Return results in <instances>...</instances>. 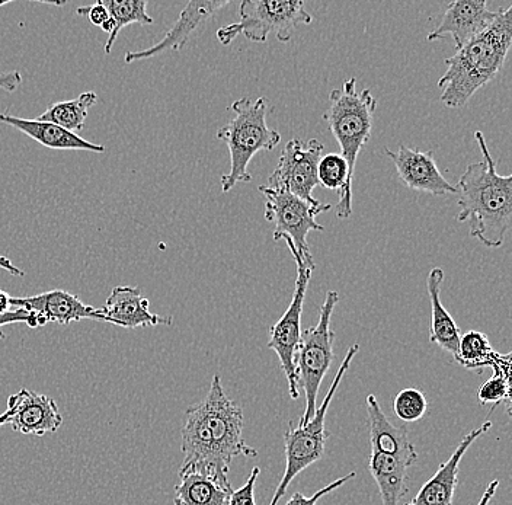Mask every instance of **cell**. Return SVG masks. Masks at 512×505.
Returning a JSON list of instances; mask_svg holds the SVG:
<instances>
[{"mask_svg": "<svg viewBox=\"0 0 512 505\" xmlns=\"http://www.w3.org/2000/svg\"><path fill=\"white\" fill-rule=\"evenodd\" d=\"M9 418H11V411H9V409H6V411L3 412L2 415H0V427L8 423Z\"/></svg>", "mask_w": 512, "mask_h": 505, "instance_id": "cell-37", "label": "cell"}, {"mask_svg": "<svg viewBox=\"0 0 512 505\" xmlns=\"http://www.w3.org/2000/svg\"><path fill=\"white\" fill-rule=\"evenodd\" d=\"M393 411L396 417L405 423H416L422 420L428 411L425 393L415 388L403 389L393 399Z\"/></svg>", "mask_w": 512, "mask_h": 505, "instance_id": "cell-27", "label": "cell"}, {"mask_svg": "<svg viewBox=\"0 0 512 505\" xmlns=\"http://www.w3.org/2000/svg\"><path fill=\"white\" fill-rule=\"evenodd\" d=\"M496 17L498 11H489L486 0H454L447 6L438 27L428 35V41L441 40L450 35L456 49L460 50L488 30Z\"/></svg>", "mask_w": 512, "mask_h": 505, "instance_id": "cell-15", "label": "cell"}, {"mask_svg": "<svg viewBox=\"0 0 512 505\" xmlns=\"http://www.w3.org/2000/svg\"><path fill=\"white\" fill-rule=\"evenodd\" d=\"M229 2H190L185 6L184 11L179 15L174 27L165 34L162 41L155 46L142 51H130L126 54V63H133L136 60L153 59L166 51H179L184 49L192 33L198 30L207 19L216 15L220 9L226 8Z\"/></svg>", "mask_w": 512, "mask_h": 505, "instance_id": "cell-18", "label": "cell"}, {"mask_svg": "<svg viewBox=\"0 0 512 505\" xmlns=\"http://www.w3.org/2000/svg\"><path fill=\"white\" fill-rule=\"evenodd\" d=\"M0 121L14 127V129L27 134L35 142L40 143L48 149L54 150H82V152L104 153L105 147L96 145L83 139L72 131H67L63 127L56 126L53 123H46L35 120H27V118L15 117V115L0 114Z\"/></svg>", "mask_w": 512, "mask_h": 505, "instance_id": "cell-20", "label": "cell"}, {"mask_svg": "<svg viewBox=\"0 0 512 505\" xmlns=\"http://www.w3.org/2000/svg\"><path fill=\"white\" fill-rule=\"evenodd\" d=\"M456 361L469 370L491 367L494 373L511 376V354L496 353L489 343L488 335L483 332L469 331L460 337Z\"/></svg>", "mask_w": 512, "mask_h": 505, "instance_id": "cell-24", "label": "cell"}, {"mask_svg": "<svg viewBox=\"0 0 512 505\" xmlns=\"http://www.w3.org/2000/svg\"><path fill=\"white\" fill-rule=\"evenodd\" d=\"M338 302V292H328L320 308L318 325L302 332V341L294 359L297 386H302L306 398V409L300 418V425L310 423L315 417L323 377L329 372L334 361L335 334L331 329V319Z\"/></svg>", "mask_w": 512, "mask_h": 505, "instance_id": "cell-6", "label": "cell"}, {"mask_svg": "<svg viewBox=\"0 0 512 505\" xmlns=\"http://www.w3.org/2000/svg\"><path fill=\"white\" fill-rule=\"evenodd\" d=\"M76 12H78V15L88 18L95 27L102 28L110 21V15H108L107 9L98 2L92 6H82V8H79Z\"/></svg>", "mask_w": 512, "mask_h": 505, "instance_id": "cell-32", "label": "cell"}, {"mask_svg": "<svg viewBox=\"0 0 512 505\" xmlns=\"http://www.w3.org/2000/svg\"><path fill=\"white\" fill-rule=\"evenodd\" d=\"M368 421H370L371 453L377 455L402 457L416 462L414 444L408 436V430L403 425H395L384 415L376 396H367Z\"/></svg>", "mask_w": 512, "mask_h": 505, "instance_id": "cell-19", "label": "cell"}, {"mask_svg": "<svg viewBox=\"0 0 512 505\" xmlns=\"http://www.w3.org/2000/svg\"><path fill=\"white\" fill-rule=\"evenodd\" d=\"M22 76L19 72L0 73V89L14 92L21 85Z\"/></svg>", "mask_w": 512, "mask_h": 505, "instance_id": "cell-33", "label": "cell"}, {"mask_svg": "<svg viewBox=\"0 0 512 505\" xmlns=\"http://www.w3.org/2000/svg\"><path fill=\"white\" fill-rule=\"evenodd\" d=\"M325 146L319 140L293 139L278 159L277 168L268 178V188L283 190L302 198L306 203H316L312 193L319 185L318 165Z\"/></svg>", "mask_w": 512, "mask_h": 505, "instance_id": "cell-11", "label": "cell"}, {"mask_svg": "<svg viewBox=\"0 0 512 505\" xmlns=\"http://www.w3.org/2000/svg\"><path fill=\"white\" fill-rule=\"evenodd\" d=\"M242 408L224 392L222 379L214 375L206 399L185 412L179 475L198 472L230 484V465L236 457L258 456V450L243 439Z\"/></svg>", "mask_w": 512, "mask_h": 505, "instance_id": "cell-1", "label": "cell"}, {"mask_svg": "<svg viewBox=\"0 0 512 505\" xmlns=\"http://www.w3.org/2000/svg\"><path fill=\"white\" fill-rule=\"evenodd\" d=\"M179 478L181 482L175 487V505H229L232 485L198 472L184 473Z\"/></svg>", "mask_w": 512, "mask_h": 505, "instance_id": "cell-23", "label": "cell"}, {"mask_svg": "<svg viewBox=\"0 0 512 505\" xmlns=\"http://www.w3.org/2000/svg\"><path fill=\"white\" fill-rule=\"evenodd\" d=\"M355 472H351L350 475L342 476V478L336 479V481L331 482V484L326 485L325 488L320 489V491L313 494L312 497H306L302 492H296L293 494V497L287 501L286 505H318V501L320 498L325 497V495L331 494L335 489L341 488L342 485L347 484L350 479L354 478Z\"/></svg>", "mask_w": 512, "mask_h": 505, "instance_id": "cell-29", "label": "cell"}, {"mask_svg": "<svg viewBox=\"0 0 512 505\" xmlns=\"http://www.w3.org/2000/svg\"><path fill=\"white\" fill-rule=\"evenodd\" d=\"M9 309H11V296L0 290V315L9 312Z\"/></svg>", "mask_w": 512, "mask_h": 505, "instance_id": "cell-36", "label": "cell"}, {"mask_svg": "<svg viewBox=\"0 0 512 505\" xmlns=\"http://www.w3.org/2000/svg\"><path fill=\"white\" fill-rule=\"evenodd\" d=\"M267 99L243 97L233 102L235 117L217 131V139L229 147L230 171L222 177V191L229 193L240 182H251L248 166L256 153L271 152L281 134L267 124Z\"/></svg>", "mask_w": 512, "mask_h": 505, "instance_id": "cell-4", "label": "cell"}, {"mask_svg": "<svg viewBox=\"0 0 512 505\" xmlns=\"http://www.w3.org/2000/svg\"><path fill=\"white\" fill-rule=\"evenodd\" d=\"M443 281V268H432L427 278L428 294H430L431 300L430 341L446 350L454 357V360H457L462 332H460L453 316L450 315V312L444 308L443 302H441Z\"/></svg>", "mask_w": 512, "mask_h": 505, "instance_id": "cell-21", "label": "cell"}, {"mask_svg": "<svg viewBox=\"0 0 512 505\" xmlns=\"http://www.w3.org/2000/svg\"><path fill=\"white\" fill-rule=\"evenodd\" d=\"M0 268H2V270L8 271L11 276L25 277V271H22L21 268L16 267L14 262L9 260L8 257H3V255H0Z\"/></svg>", "mask_w": 512, "mask_h": 505, "instance_id": "cell-34", "label": "cell"}, {"mask_svg": "<svg viewBox=\"0 0 512 505\" xmlns=\"http://www.w3.org/2000/svg\"><path fill=\"white\" fill-rule=\"evenodd\" d=\"M11 306L35 313L41 326L48 322L67 326L82 319L105 322L102 309L86 305L78 296L66 290H51L28 297H11Z\"/></svg>", "mask_w": 512, "mask_h": 505, "instance_id": "cell-13", "label": "cell"}, {"mask_svg": "<svg viewBox=\"0 0 512 505\" xmlns=\"http://www.w3.org/2000/svg\"><path fill=\"white\" fill-rule=\"evenodd\" d=\"M293 258L297 265L296 289H294L290 306L281 316L280 321L270 328L268 347L275 351L280 360L281 369L287 377L288 392H290L291 398L299 399L294 359H296L297 350L302 341V313L307 286H309L310 277H312L316 265L306 264L296 254L293 255Z\"/></svg>", "mask_w": 512, "mask_h": 505, "instance_id": "cell-10", "label": "cell"}, {"mask_svg": "<svg viewBox=\"0 0 512 505\" xmlns=\"http://www.w3.org/2000/svg\"><path fill=\"white\" fill-rule=\"evenodd\" d=\"M239 14V22L217 31L223 46H229L238 35L265 43L272 33L281 43H288L297 27L313 21L302 0H245L240 3Z\"/></svg>", "mask_w": 512, "mask_h": 505, "instance_id": "cell-7", "label": "cell"}, {"mask_svg": "<svg viewBox=\"0 0 512 505\" xmlns=\"http://www.w3.org/2000/svg\"><path fill=\"white\" fill-rule=\"evenodd\" d=\"M8 409L11 411V424L15 433L25 436H44L56 433L63 425V415L60 414L57 402L47 395L21 389L9 396Z\"/></svg>", "mask_w": 512, "mask_h": 505, "instance_id": "cell-14", "label": "cell"}, {"mask_svg": "<svg viewBox=\"0 0 512 505\" xmlns=\"http://www.w3.org/2000/svg\"><path fill=\"white\" fill-rule=\"evenodd\" d=\"M376 108L377 99L370 89L358 92L355 78L348 79L341 89H334L329 95V108L323 114V120L341 146L351 182H354L358 153L370 140Z\"/></svg>", "mask_w": 512, "mask_h": 505, "instance_id": "cell-5", "label": "cell"}, {"mask_svg": "<svg viewBox=\"0 0 512 505\" xmlns=\"http://www.w3.org/2000/svg\"><path fill=\"white\" fill-rule=\"evenodd\" d=\"M511 44L512 5L499 9L498 17L488 30L446 60V73L438 81V88L443 89L440 101L447 108L464 107L480 88L499 75Z\"/></svg>", "mask_w": 512, "mask_h": 505, "instance_id": "cell-3", "label": "cell"}, {"mask_svg": "<svg viewBox=\"0 0 512 505\" xmlns=\"http://www.w3.org/2000/svg\"><path fill=\"white\" fill-rule=\"evenodd\" d=\"M96 101H98V97L95 92H83L76 99L51 104L46 113L38 117V120L56 124V126L75 133L85 126L89 110L94 107Z\"/></svg>", "mask_w": 512, "mask_h": 505, "instance_id": "cell-25", "label": "cell"}, {"mask_svg": "<svg viewBox=\"0 0 512 505\" xmlns=\"http://www.w3.org/2000/svg\"><path fill=\"white\" fill-rule=\"evenodd\" d=\"M114 22V30L108 35L105 53L110 54L115 40L123 28L131 24L152 25L153 18L147 14L146 0H99Z\"/></svg>", "mask_w": 512, "mask_h": 505, "instance_id": "cell-26", "label": "cell"}, {"mask_svg": "<svg viewBox=\"0 0 512 505\" xmlns=\"http://www.w3.org/2000/svg\"><path fill=\"white\" fill-rule=\"evenodd\" d=\"M482 161L470 163L460 178L457 220L469 222L470 236L488 248H501L512 226V175H499L482 131H476Z\"/></svg>", "mask_w": 512, "mask_h": 505, "instance_id": "cell-2", "label": "cell"}, {"mask_svg": "<svg viewBox=\"0 0 512 505\" xmlns=\"http://www.w3.org/2000/svg\"><path fill=\"white\" fill-rule=\"evenodd\" d=\"M491 427L492 421L488 420L480 427L470 431L454 450L450 459L446 463H441L435 475L430 481L425 482L424 487L419 489L414 500L408 505H453L454 492H456L457 481H459L460 462L469 447L483 434L488 433Z\"/></svg>", "mask_w": 512, "mask_h": 505, "instance_id": "cell-16", "label": "cell"}, {"mask_svg": "<svg viewBox=\"0 0 512 505\" xmlns=\"http://www.w3.org/2000/svg\"><path fill=\"white\" fill-rule=\"evenodd\" d=\"M414 462L402 457L371 453L368 469L379 487L383 505H399L408 494V469Z\"/></svg>", "mask_w": 512, "mask_h": 505, "instance_id": "cell-22", "label": "cell"}, {"mask_svg": "<svg viewBox=\"0 0 512 505\" xmlns=\"http://www.w3.org/2000/svg\"><path fill=\"white\" fill-rule=\"evenodd\" d=\"M11 324H27L30 328H40L41 326L35 313L19 308L9 310V312L0 315V341L6 338L5 332L2 331V326Z\"/></svg>", "mask_w": 512, "mask_h": 505, "instance_id": "cell-30", "label": "cell"}, {"mask_svg": "<svg viewBox=\"0 0 512 505\" xmlns=\"http://www.w3.org/2000/svg\"><path fill=\"white\" fill-rule=\"evenodd\" d=\"M498 487V479L489 482V485L488 487H486L485 492H483L482 498H480L478 505H489V503H491L492 501V498H494V495L496 494V489H498Z\"/></svg>", "mask_w": 512, "mask_h": 505, "instance_id": "cell-35", "label": "cell"}, {"mask_svg": "<svg viewBox=\"0 0 512 505\" xmlns=\"http://www.w3.org/2000/svg\"><path fill=\"white\" fill-rule=\"evenodd\" d=\"M259 473H261V469L255 466V468L252 469L251 475H249L248 481L245 482V485L232 492L229 505H256L255 484Z\"/></svg>", "mask_w": 512, "mask_h": 505, "instance_id": "cell-31", "label": "cell"}, {"mask_svg": "<svg viewBox=\"0 0 512 505\" xmlns=\"http://www.w3.org/2000/svg\"><path fill=\"white\" fill-rule=\"evenodd\" d=\"M384 152L395 163L396 174L408 190L437 197L457 194L456 185L444 178L432 153L406 146L398 150L386 147Z\"/></svg>", "mask_w": 512, "mask_h": 505, "instance_id": "cell-12", "label": "cell"}, {"mask_svg": "<svg viewBox=\"0 0 512 505\" xmlns=\"http://www.w3.org/2000/svg\"><path fill=\"white\" fill-rule=\"evenodd\" d=\"M360 345L354 344L347 351V356L342 360L336 373L334 382L329 388L328 395L323 399L322 405L316 411L315 417L306 425H294L290 421V428L284 434V446H286V471H284L283 479L280 485L275 489L274 497H272L270 505H277L278 501L286 495L288 485L297 478L299 473L306 471L310 465L322 459L325 453L326 439L328 433L325 430L326 412L331 405L338 386L341 385L345 373L350 370L351 361L357 356Z\"/></svg>", "mask_w": 512, "mask_h": 505, "instance_id": "cell-8", "label": "cell"}, {"mask_svg": "<svg viewBox=\"0 0 512 505\" xmlns=\"http://www.w3.org/2000/svg\"><path fill=\"white\" fill-rule=\"evenodd\" d=\"M149 299L143 296L139 287H114L102 309L105 322L123 328H143V326L172 325L171 316H160L149 310Z\"/></svg>", "mask_w": 512, "mask_h": 505, "instance_id": "cell-17", "label": "cell"}, {"mask_svg": "<svg viewBox=\"0 0 512 505\" xmlns=\"http://www.w3.org/2000/svg\"><path fill=\"white\" fill-rule=\"evenodd\" d=\"M480 405H492L498 407L502 402H507L510 408L511 402V376L494 373L491 379L486 380L478 391Z\"/></svg>", "mask_w": 512, "mask_h": 505, "instance_id": "cell-28", "label": "cell"}, {"mask_svg": "<svg viewBox=\"0 0 512 505\" xmlns=\"http://www.w3.org/2000/svg\"><path fill=\"white\" fill-rule=\"evenodd\" d=\"M259 191L265 197V219L274 223V241H286L291 255H299L306 264L316 265L310 252L307 236L310 232H323L325 228L316 222L319 214L331 210V204L306 203L302 198L283 190H272L261 185Z\"/></svg>", "mask_w": 512, "mask_h": 505, "instance_id": "cell-9", "label": "cell"}]
</instances>
